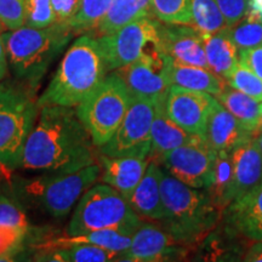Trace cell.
<instances>
[{
	"mask_svg": "<svg viewBox=\"0 0 262 262\" xmlns=\"http://www.w3.org/2000/svg\"><path fill=\"white\" fill-rule=\"evenodd\" d=\"M97 38L80 35L66 51L50 84L38 97L39 107H77L107 75Z\"/></svg>",
	"mask_w": 262,
	"mask_h": 262,
	"instance_id": "7a4b0ae2",
	"label": "cell"
},
{
	"mask_svg": "<svg viewBox=\"0 0 262 262\" xmlns=\"http://www.w3.org/2000/svg\"><path fill=\"white\" fill-rule=\"evenodd\" d=\"M58 24H68L77 11L80 0H51Z\"/></svg>",
	"mask_w": 262,
	"mask_h": 262,
	"instance_id": "ab89813d",
	"label": "cell"
},
{
	"mask_svg": "<svg viewBox=\"0 0 262 262\" xmlns=\"http://www.w3.org/2000/svg\"><path fill=\"white\" fill-rule=\"evenodd\" d=\"M169 78L171 85L186 88L189 90L203 91L216 96L224 89L227 81L211 70L182 64L170 58Z\"/></svg>",
	"mask_w": 262,
	"mask_h": 262,
	"instance_id": "603a6c76",
	"label": "cell"
},
{
	"mask_svg": "<svg viewBox=\"0 0 262 262\" xmlns=\"http://www.w3.org/2000/svg\"><path fill=\"white\" fill-rule=\"evenodd\" d=\"M97 159L101 165V181L117 189L125 199L139 185L148 166V159L135 157H108L100 153Z\"/></svg>",
	"mask_w": 262,
	"mask_h": 262,
	"instance_id": "ac0fdd59",
	"label": "cell"
},
{
	"mask_svg": "<svg viewBox=\"0 0 262 262\" xmlns=\"http://www.w3.org/2000/svg\"><path fill=\"white\" fill-rule=\"evenodd\" d=\"M206 189L211 202L221 211L226 210L233 202V165L231 153L225 150L216 152L212 180Z\"/></svg>",
	"mask_w": 262,
	"mask_h": 262,
	"instance_id": "484cf974",
	"label": "cell"
},
{
	"mask_svg": "<svg viewBox=\"0 0 262 262\" xmlns=\"http://www.w3.org/2000/svg\"><path fill=\"white\" fill-rule=\"evenodd\" d=\"M133 101V96L118 74L106 75L98 86L75 107L96 147L103 146L116 133Z\"/></svg>",
	"mask_w": 262,
	"mask_h": 262,
	"instance_id": "52a82bcc",
	"label": "cell"
},
{
	"mask_svg": "<svg viewBox=\"0 0 262 262\" xmlns=\"http://www.w3.org/2000/svg\"><path fill=\"white\" fill-rule=\"evenodd\" d=\"M0 226L16 227L27 233L29 228L27 217L18 202L4 194H0Z\"/></svg>",
	"mask_w": 262,
	"mask_h": 262,
	"instance_id": "e575fe53",
	"label": "cell"
},
{
	"mask_svg": "<svg viewBox=\"0 0 262 262\" xmlns=\"http://www.w3.org/2000/svg\"><path fill=\"white\" fill-rule=\"evenodd\" d=\"M233 165V202L262 181V152L255 139L231 152Z\"/></svg>",
	"mask_w": 262,
	"mask_h": 262,
	"instance_id": "d6986e66",
	"label": "cell"
},
{
	"mask_svg": "<svg viewBox=\"0 0 262 262\" xmlns=\"http://www.w3.org/2000/svg\"><path fill=\"white\" fill-rule=\"evenodd\" d=\"M159 26L160 22L146 16L111 34L97 37L107 72L125 67L147 52L162 49Z\"/></svg>",
	"mask_w": 262,
	"mask_h": 262,
	"instance_id": "9c48e42d",
	"label": "cell"
},
{
	"mask_svg": "<svg viewBox=\"0 0 262 262\" xmlns=\"http://www.w3.org/2000/svg\"><path fill=\"white\" fill-rule=\"evenodd\" d=\"M239 63L245 66L262 79V44L238 51Z\"/></svg>",
	"mask_w": 262,
	"mask_h": 262,
	"instance_id": "f35d334b",
	"label": "cell"
},
{
	"mask_svg": "<svg viewBox=\"0 0 262 262\" xmlns=\"http://www.w3.org/2000/svg\"><path fill=\"white\" fill-rule=\"evenodd\" d=\"M199 139H204V137L187 133L170 119L165 112V102L156 104L155 118H153L152 127H150L152 145H150L148 158L155 160L169 150L195 142Z\"/></svg>",
	"mask_w": 262,
	"mask_h": 262,
	"instance_id": "44dd1931",
	"label": "cell"
},
{
	"mask_svg": "<svg viewBox=\"0 0 262 262\" xmlns=\"http://www.w3.org/2000/svg\"><path fill=\"white\" fill-rule=\"evenodd\" d=\"M164 171L155 160L148 163L145 175L139 185L126 199L131 208L140 217L162 221L164 217V208L160 194V182Z\"/></svg>",
	"mask_w": 262,
	"mask_h": 262,
	"instance_id": "ffe728a7",
	"label": "cell"
},
{
	"mask_svg": "<svg viewBox=\"0 0 262 262\" xmlns=\"http://www.w3.org/2000/svg\"><path fill=\"white\" fill-rule=\"evenodd\" d=\"M160 194L164 228L183 245L201 241L220 220L222 211L211 202L208 192L196 191L168 172L162 178Z\"/></svg>",
	"mask_w": 262,
	"mask_h": 262,
	"instance_id": "277c9868",
	"label": "cell"
},
{
	"mask_svg": "<svg viewBox=\"0 0 262 262\" xmlns=\"http://www.w3.org/2000/svg\"><path fill=\"white\" fill-rule=\"evenodd\" d=\"M214 102L210 94L171 85L165 97V112L183 130L205 139Z\"/></svg>",
	"mask_w": 262,
	"mask_h": 262,
	"instance_id": "4fadbf2b",
	"label": "cell"
},
{
	"mask_svg": "<svg viewBox=\"0 0 262 262\" xmlns=\"http://www.w3.org/2000/svg\"><path fill=\"white\" fill-rule=\"evenodd\" d=\"M73 31L66 24L47 28L27 26L2 33L9 68L16 80L37 89L52 62L64 50Z\"/></svg>",
	"mask_w": 262,
	"mask_h": 262,
	"instance_id": "3957f363",
	"label": "cell"
},
{
	"mask_svg": "<svg viewBox=\"0 0 262 262\" xmlns=\"http://www.w3.org/2000/svg\"><path fill=\"white\" fill-rule=\"evenodd\" d=\"M150 0H113L95 31L98 37L111 34L136 19L150 16Z\"/></svg>",
	"mask_w": 262,
	"mask_h": 262,
	"instance_id": "d4e9b609",
	"label": "cell"
},
{
	"mask_svg": "<svg viewBox=\"0 0 262 262\" xmlns=\"http://www.w3.org/2000/svg\"><path fill=\"white\" fill-rule=\"evenodd\" d=\"M101 176L100 164H91L70 172L45 173L25 187L26 193L38 199L39 205L55 219L66 217L73 210L80 196Z\"/></svg>",
	"mask_w": 262,
	"mask_h": 262,
	"instance_id": "ba28073f",
	"label": "cell"
},
{
	"mask_svg": "<svg viewBox=\"0 0 262 262\" xmlns=\"http://www.w3.org/2000/svg\"><path fill=\"white\" fill-rule=\"evenodd\" d=\"M95 147L75 107L44 106L26 142L22 168L45 173L75 171L96 162Z\"/></svg>",
	"mask_w": 262,
	"mask_h": 262,
	"instance_id": "6da1fadb",
	"label": "cell"
},
{
	"mask_svg": "<svg viewBox=\"0 0 262 262\" xmlns=\"http://www.w3.org/2000/svg\"><path fill=\"white\" fill-rule=\"evenodd\" d=\"M228 33L239 50L262 44V16L247 10L237 24L228 26Z\"/></svg>",
	"mask_w": 262,
	"mask_h": 262,
	"instance_id": "4dcf8cb0",
	"label": "cell"
},
{
	"mask_svg": "<svg viewBox=\"0 0 262 262\" xmlns=\"http://www.w3.org/2000/svg\"><path fill=\"white\" fill-rule=\"evenodd\" d=\"M27 232L16 227L0 226V261L18 250Z\"/></svg>",
	"mask_w": 262,
	"mask_h": 262,
	"instance_id": "8d00e7d4",
	"label": "cell"
},
{
	"mask_svg": "<svg viewBox=\"0 0 262 262\" xmlns=\"http://www.w3.org/2000/svg\"><path fill=\"white\" fill-rule=\"evenodd\" d=\"M227 26H233L245 15L248 0H216Z\"/></svg>",
	"mask_w": 262,
	"mask_h": 262,
	"instance_id": "74e56055",
	"label": "cell"
},
{
	"mask_svg": "<svg viewBox=\"0 0 262 262\" xmlns=\"http://www.w3.org/2000/svg\"><path fill=\"white\" fill-rule=\"evenodd\" d=\"M160 48L165 55L182 64L210 70L201 33L191 25L159 26Z\"/></svg>",
	"mask_w": 262,
	"mask_h": 262,
	"instance_id": "9a60e30c",
	"label": "cell"
},
{
	"mask_svg": "<svg viewBox=\"0 0 262 262\" xmlns=\"http://www.w3.org/2000/svg\"><path fill=\"white\" fill-rule=\"evenodd\" d=\"M8 70H9L8 55H6L4 39H3L2 33H0V81L4 80L6 74H8Z\"/></svg>",
	"mask_w": 262,
	"mask_h": 262,
	"instance_id": "b9f144b4",
	"label": "cell"
},
{
	"mask_svg": "<svg viewBox=\"0 0 262 262\" xmlns=\"http://www.w3.org/2000/svg\"><path fill=\"white\" fill-rule=\"evenodd\" d=\"M142 224L140 216L117 189L100 183L91 186L80 196L68 224L67 234L110 229L133 235Z\"/></svg>",
	"mask_w": 262,
	"mask_h": 262,
	"instance_id": "8992f818",
	"label": "cell"
},
{
	"mask_svg": "<svg viewBox=\"0 0 262 262\" xmlns=\"http://www.w3.org/2000/svg\"><path fill=\"white\" fill-rule=\"evenodd\" d=\"M201 33L209 68L226 80L237 66L238 48L228 33V26L215 33Z\"/></svg>",
	"mask_w": 262,
	"mask_h": 262,
	"instance_id": "7402d4cb",
	"label": "cell"
},
{
	"mask_svg": "<svg viewBox=\"0 0 262 262\" xmlns=\"http://www.w3.org/2000/svg\"><path fill=\"white\" fill-rule=\"evenodd\" d=\"M51 0H26L25 26L31 28H47L56 24Z\"/></svg>",
	"mask_w": 262,
	"mask_h": 262,
	"instance_id": "d6a6232c",
	"label": "cell"
},
{
	"mask_svg": "<svg viewBox=\"0 0 262 262\" xmlns=\"http://www.w3.org/2000/svg\"><path fill=\"white\" fill-rule=\"evenodd\" d=\"M155 118V104L133 97L123 122L113 136L98 147V152L108 157H135L148 159L150 152V127Z\"/></svg>",
	"mask_w": 262,
	"mask_h": 262,
	"instance_id": "30bf717a",
	"label": "cell"
},
{
	"mask_svg": "<svg viewBox=\"0 0 262 262\" xmlns=\"http://www.w3.org/2000/svg\"><path fill=\"white\" fill-rule=\"evenodd\" d=\"M255 141H256V143L258 145V147H260L261 152H262V133H258L256 137H255Z\"/></svg>",
	"mask_w": 262,
	"mask_h": 262,
	"instance_id": "ee69618b",
	"label": "cell"
},
{
	"mask_svg": "<svg viewBox=\"0 0 262 262\" xmlns=\"http://www.w3.org/2000/svg\"><path fill=\"white\" fill-rule=\"evenodd\" d=\"M260 131H262V103H260Z\"/></svg>",
	"mask_w": 262,
	"mask_h": 262,
	"instance_id": "f6af8a7d",
	"label": "cell"
},
{
	"mask_svg": "<svg viewBox=\"0 0 262 262\" xmlns=\"http://www.w3.org/2000/svg\"><path fill=\"white\" fill-rule=\"evenodd\" d=\"M244 261L248 262H261L262 261V241H258L251 245L244 255Z\"/></svg>",
	"mask_w": 262,
	"mask_h": 262,
	"instance_id": "60d3db41",
	"label": "cell"
},
{
	"mask_svg": "<svg viewBox=\"0 0 262 262\" xmlns=\"http://www.w3.org/2000/svg\"><path fill=\"white\" fill-rule=\"evenodd\" d=\"M169 62L168 55L158 49L114 72L122 78L131 96L147 100L156 106L157 103L165 102L166 94L171 86Z\"/></svg>",
	"mask_w": 262,
	"mask_h": 262,
	"instance_id": "8fae6325",
	"label": "cell"
},
{
	"mask_svg": "<svg viewBox=\"0 0 262 262\" xmlns=\"http://www.w3.org/2000/svg\"><path fill=\"white\" fill-rule=\"evenodd\" d=\"M185 245L179 243L165 229L145 224L133 234L130 248L118 256V261L156 262L179 260L185 255Z\"/></svg>",
	"mask_w": 262,
	"mask_h": 262,
	"instance_id": "5bb4252c",
	"label": "cell"
},
{
	"mask_svg": "<svg viewBox=\"0 0 262 262\" xmlns=\"http://www.w3.org/2000/svg\"><path fill=\"white\" fill-rule=\"evenodd\" d=\"M192 25L203 33H215L227 27L216 0H189Z\"/></svg>",
	"mask_w": 262,
	"mask_h": 262,
	"instance_id": "f546056e",
	"label": "cell"
},
{
	"mask_svg": "<svg viewBox=\"0 0 262 262\" xmlns=\"http://www.w3.org/2000/svg\"><path fill=\"white\" fill-rule=\"evenodd\" d=\"M248 10L262 16V0H248Z\"/></svg>",
	"mask_w": 262,
	"mask_h": 262,
	"instance_id": "7bdbcfd3",
	"label": "cell"
},
{
	"mask_svg": "<svg viewBox=\"0 0 262 262\" xmlns=\"http://www.w3.org/2000/svg\"><path fill=\"white\" fill-rule=\"evenodd\" d=\"M150 11L162 24L192 25L189 0H150Z\"/></svg>",
	"mask_w": 262,
	"mask_h": 262,
	"instance_id": "1f68e13d",
	"label": "cell"
},
{
	"mask_svg": "<svg viewBox=\"0 0 262 262\" xmlns=\"http://www.w3.org/2000/svg\"><path fill=\"white\" fill-rule=\"evenodd\" d=\"M226 81L229 86L262 102V79L245 66L239 63Z\"/></svg>",
	"mask_w": 262,
	"mask_h": 262,
	"instance_id": "836d02e7",
	"label": "cell"
},
{
	"mask_svg": "<svg viewBox=\"0 0 262 262\" xmlns=\"http://www.w3.org/2000/svg\"><path fill=\"white\" fill-rule=\"evenodd\" d=\"M229 228L253 242L262 241V181L226 209Z\"/></svg>",
	"mask_w": 262,
	"mask_h": 262,
	"instance_id": "e0dca14e",
	"label": "cell"
},
{
	"mask_svg": "<svg viewBox=\"0 0 262 262\" xmlns=\"http://www.w3.org/2000/svg\"><path fill=\"white\" fill-rule=\"evenodd\" d=\"M216 100L237 118L245 129L260 133V102L234 88L226 86L216 95Z\"/></svg>",
	"mask_w": 262,
	"mask_h": 262,
	"instance_id": "cb8c5ba5",
	"label": "cell"
},
{
	"mask_svg": "<svg viewBox=\"0 0 262 262\" xmlns=\"http://www.w3.org/2000/svg\"><path fill=\"white\" fill-rule=\"evenodd\" d=\"M131 241H133V235H127L117 231H93L88 232V233L77 234V235H68L66 238H58L52 243L51 248H62L67 247L71 244H93L107 249L110 251L114 253L123 254L130 248Z\"/></svg>",
	"mask_w": 262,
	"mask_h": 262,
	"instance_id": "4316f807",
	"label": "cell"
},
{
	"mask_svg": "<svg viewBox=\"0 0 262 262\" xmlns=\"http://www.w3.org/2000/svg\"><path fill=\"white\" fill-rule=\"evenodd\" d=\"M34 88L21 81H0V164L6 170L22 168V156L40 107Z\"/></svg>",
	"mask_w": 262,
	"mask_h": 262,
	"instance_id": "5b68a950",
	"label": "cell"
},
{
	"mask_svg": "<svg viewBox=\"0 0 262 262\" xmlns=\"http://www.w3.org/2000/svg\"><path fill=\"white\" fill-rule=\"evenodd\" d=\"M26 0H0V22L8 31L25 26Z\"/></svg>",
	"mask_w": 262,
	"mask_h": 262,
	"instance_id": "d590c367",
	"label": "cell"
},
{
	"mask_svg": "<svg viewBox=\"0 0 262 262\" xmlns=\"http://www.w3.org/2000/svg\"><path fill=\"white\" fill-rule=\"evenodd\" d=\"M119 254L110 251L93 244H71L67 247L56 248L50 254H45L44 257H39L40 261L55 262H104L118 260Z\"/></svg>",
	"mask_w": 262,
	"mask_h": 262,
	"instance_id": "83f0119b",
	"label": "cell"
},
{
	"mask_svg": "<svg viewBox=\"0 0 262 262\" xmlns=\"http://www.w3.org/2000/svg\"><path fill=\"white\" fill-rule=\"evenodd\" d=\"M3 169H4V168H3V165H2V164H0V173H2V171H3Z\"/></svg>",
	"mask_w": 262,
	"mask_h": 262,
	"instance_id": "7dc6e473",
	"label": "cell"
},
{
	"mask_svg": "<svg viewBox=\"0 0 262 262\" xmlns=\"http://www.w3.org/2000/svg\"><path fill=\"white\" fill-rule=\"evenodd\" d=\"M4 29H5V27H4V26H3L2 22H0V33H3V31H4Z\"/></svg>",
	"mask_w": 262,
	"mask_h": 262,
	"instance_id": "bcb514c9",
	"label": "cell"
},
{
	"mask_svg": "<svg viewBox=\"0 0 262 262\" xmlns=\"http://www.w3.org/2000/svg\"><path fill=\"white\" fill-rule=\"evenodd\" d=\"M112 2L113 0H80L77 11L67 25L73 33L95 31Z\"/></svg>",
	"mask_w": 262,
	"mask_h": 262,
	"instance_id": "f1b7e54d",
	"label": "cell"
},
{
	"mask_svg": "<svg viewBox=\"0 0 262 262\" xmlns=\"http://www.w3.org/2000/svg\"><path fill=\"white\" fill-rule=\"evenodd\" d=\"M256 135V133L245 129L237 118L215 98L205 136L208 145L215 152L225 150L231 153L235 147L255 139Z\"/></svg>",
	"mask_w": 262,
	"mask_h": 262,
	"instance_id": "2e32d148",
	"label": "cell"
},
{
	"mask_svg": "<svg viewBox=\"0 0 262 262\" xmlns=\"http://www.w3.org/2000/svg\"><path fill=\"white\" fill-rule=\"evenodd\" d=\"M216 152L205 139L178 147L155 159L169 175L193 188H208L212 180Z\"/></svg>",
	"mask_w": 262,
	"mask_h": 262,
	"instance_id": "7c38bea8",
	"label": "cell"
}]
</instances>
